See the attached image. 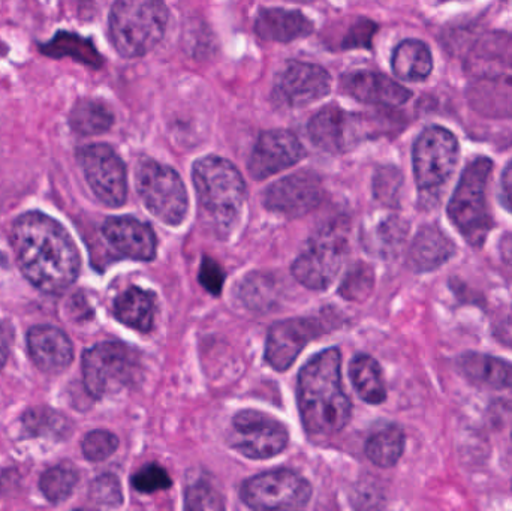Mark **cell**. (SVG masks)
I'll return each instance as SVG.
<instances>
[{
  "label": "cell",
  "instance_id": "obj_1",
  "mask_svg": "<svg viewBox=\"0 0 512 511\" xmlns=\"http://www.w3.org/2000/svg\"><path fill=\"white\" fill-rule=\"evenodd\" d=\"M11 243L18 266L30 284L48 294L68 290L81 261L68 231L44 213L30 212L12 225Z\"/></svg>",
  "mask_w": 512,
  "mask_h": 511
},
{
  "label": "cell",
  "instance_id": "obj_2",
  "mask_svg": "<svg viewBox=\"0 0 512 511\" xmlns=\"http://www.w3.org/2000/svg\"><path fill=\"white\" fill-rule=\"evenodd\" d=\"M298 410L312 437H331L351 419V401L342 384L339 350L322 351L309 360L298 375Z\"/></svg>",
  "mask_w": 512,
  "mask_h": 511
},
{
  "label": "cell",
  "instance_id": "obj_3",
  "mask_svg": "<svg viewBox=\"0 0 512 511\" xmlns=\"http://www.w3.org/2000/svg\"><path fill=\"white\" fill-rule=\"evenodd\" d=\"M201 209L219 230L230 228L246 201V183L236 165L219 156L195 162L192 171Z\"/></svg>",
  "mask_w": 512,
  "mask_h": 511
},
{
  "label": "cell",
  "instance_id": "obj_4",
  "mask_svg": "<svg viewBox=\"0 0 512 511\" xmlns=\"http://www.w3.org/2000/svg\"><path fill=\"white\" fill-rule=\"evenodd\" d=\"M168 9L164 0H116L110 14V38L120 56L135 59L164 38Z\"/></svg>",
  "mask_w": 512,
  "mask_h": 511
},
{
  "label": "cell",
  "instance_id": "obj_5",
  "mask_svg": "<svg viewBox=\"0 0 512 511\" xmlns=\"http://www.w3.org/2000/svg\"><path fill=\"white\" fill-rule=\"evenodd\" d=\"M493 162L477 158L463 171L459 185L448 204V216L469 245L481 248L493 227L487 204V185Z\"/></svg>",
  "mask_w": 512,
  "mask_h": 511
},
{
  "label": "cell",
  "instance_id": "obj_6",
  "mask_svg": "<svg viewBox=\"0 0 512 511\" xmlns=\"http://www.w3.org/2000/svg\"><path fill=\"white\" fill-rule=\"evenodd\" d=\"M138 194L147 209L167 225L182 224L188 213V192L176 170L146 159L138 165Z\"/></svg>",
  "mask_w": 512,
  "mask_h": 511
},
{
  "label": "cell",
  "instance_id": "obj_7",
  "mask_svg": "<svg viewBox=\"0 0 512 511\" xmlns=\"http://www.w3.org/2000/svg\"><path fill=\"white\" fill-rule=\"evenodd\" d=\"M348 255V237L340 225L324 228L310 239L292 264V275L310 290H325L339 275Z\"/></svg>",
  "mask_w": 512,
  "mask_h": 511
},
{
  "label": "cell",
  "instance_id": "obj_8",
  "mask_svg": "<svg viewBox=\"0 0 512 511\" xmlns=\"http://www.w3.org/2000/svg\"><path fill=\"white\" fill-rule=\"evenodd\" d=\"M459 141L453 132L430 126L415 141L412 162L421 191H435L447 183L459 162Z\"/></svg>",
  "mask_w": 512,
  "mask_h": 511
},
{
  "label": "cell",
  "instance_id": "obj_9",
  "mask_svg": "<svg viewBox=\"0 0 512 511\" xmlns=\"http://www.w3.org/2000/svg\"><path fill=\"white\" fill-rule=\"evenodd\" d=\"M135 368L134 354L125 345L117 342L95 345L83 356L84 386L93 398H104L123 389L134 378Z\"/></svg>",
  "mask_w": 512,
  "mask_h": 511
},
{
  "label": "cell",
  "instance_id": "obj_10",
  "mask_svg": "<svg viewBox=\"0 0 512 511\" xmlns=\"http://www.w3.org/2000/svg\"><path fill=\"white\" fill-rule=\"evenodd\" d=\"M312 497L309 482L289 470L252 477L242 488V500L255 510L304 509Z\"/></svg>",
  "mask_w": 512,
  "mask_h": 511
},
{
  "label": "cell",
  "instance_id": "obj_11",
  "mask_svg": "<svg viewBox=\"0 0 512 511\" xmlns=\"http://www.w3.org/2000/svg\"><path fill=\"white\" fill-rule=\"evenodd\" d=\"M81 167L93 194L108 207L125 204L128 195L126 167L108 144H89L78 153Z\"/></svg>",
  "mask_w": 512,
  "mask_h": 511
},
{
  "label": "cell",
  "instance_id": "obj_12",
  "mask_svg": "<svg viewBox=\"0 0 512 511\" xmlns=\"http://www.w3.org/2000/svg\"><path fill=\"white\" fill-rule=\"evenodd\" d=\"M288 431L282 423L259 411H242L233 420L231 444L249 459H270L288 446Z\"/></svg>",
  "mask_w": 512,
  "mask_h": 511
},
{
  "label": "cell",
  "instance_id": "obj_13",
  "mask_svg": "<svg viewBox=\"0 0 512 511\" xmlns=\"http://www.w3.org/2000/svg\"><path fill=\"white\" fill-rule=\"evenodd\" d=\"M331 77L322 66L289 62L274 83L273 98L283 107L301 108L330 93Z\"/></svg>",
  "mask_w": 512,
  "mask_h": 511
},
{
  "label": "cell",
  "instance_id": "obj_14",
  "mask_svg": "<svg viewBox=\"0 0 512 511\" xmlns=\"http://www.w3.org/2000/svg\"><path fill=\"white\" fill-rule=\"evenodd\" d=\"M322 200V183L316 174L303 171L273 183L264 194V206L271 212L298 218L312 212Z\"/></svg>",
  "mask_w": 512,
  "mask_h": 511
},
{
  "label": "cell",
  "instance_id": "obj_15",
  "mask_svg": "<svg viewBox=\"0 0 512 511\" xmlns=\"http://www.w3.org/2000/svg\"><path fill=\"white\" fill-rule=\"evenodd\" d=\"M325 333L315 318H295L274 324L268 332L265 359L276 371H286L307 344Z\"/></svg>",
  "mask_w": 512,
  "mask_h": 511
},
{
  "label": "cell",
  "instance_id": "obj_16",
  "mask_svg": "<svg viewBox=\"0 0 512 511\" xmlns=\"http://www.w3.org/2000/svg\"><path fill=\"white\" fill-rule=\"evenodd\" d=\"M304 153V147L292 132L285 129L264 132L256 141L249 173L256 180L267 179L300 162Z\"/></svg>",
  "mask_w": 512,
  "mask_h": 511
},
{
  "label": "cell",
  "instance_id": "obj_17",
  "mask_svg": "<svg viewBox=\"0 0 512 511\" xmlns=\"http://www.w3.org/2000/svg\"><path fill=\"white\" fill-rule=\"evenodd\" d=\"M309 137L325 152L340 153L351 149L358 140V119L336 105L322 108L309 123Z\"/></svg>",
  "mask_w": 512,
  "mask_h": 511
},
{
  "label": "cell",
  "instance_id": "obj_18",
  "mask_svg": "<svg viewBox=\"0 0 512 511\" xmlns=\"http://www.w3.org/2000/svg\"><path fill=\"white\" fill-rule=\"evenodd\" d=\"M102 231L107 242L125 257L138 261L155 258L158 243L150 225L131 216H119L107 219Z\"/></svg>",
  "mask_w": 512,
  "mask_h": 511
},
{
  "label": "cell",
  "instance_id": "obj_19",
  "mask_svg": "<svg viewBox=\"0 0 512 511\" xmlns=\"http://www.w3.org/2000/svg\"><path fill=\"white\" fill-rule=\"evenodd\" d=\"M343 92L366 104L399 107L411 98V92L390 77L378 72H352L342 80Z\"/></svg>",
  "mask_w": 512,
  "mask_h": 511
},
{
  "label": "cell",
  "instance_id": "obj_20",
  "mask_svg": "<svg viewBox=\"0 0 512 511\" xmlns=\"http://www.w3.org/2000/svg\"><path fill=\"white\" fill-rule=\"evenodd\" d=\"M27 344L33 362L47 374L65 371L74 357L72 342L56 327H33L27 336Z\"/></svg>",
  "mask_w": 512,
  "mask_h": 511
},
{
  "label": "cell",
  "instance_id": "obj_21",
  "mask_svg": "<svg viewBox=\"0 0 512 511\" xmlns=\"http://www.w3.org/2000/svg\"><path fill=\"white\" fill-rule=\"evenodd\" d=\"M255 32L265 41L291 42L313 32V23L300 11L261 9L255 21Z\"/></svg>",
  "mask_w": 512,
  "mask_h": 511
},
{
  "label": "cell",
  "instance_id": "obj_22",
  "mask_svg": "<svg viewBox=\"0 0 512 511\" xmlns=\"http://www.w3.org/2000/svg\"><path fill=\"white\" fill-rule=\"evenodd\" d=\"M456 252V246L438 227L421 228L409 249V266L415 272H433L447 263Z\"/></svg>",
  "mask_w": 512,
  "mask_h": 511
},
{
  "label": "cell",
  "instance_id": "obj_23",
  "mask_svg": "<svg viewBox=\"0 0 512 511\" xmlns=\"http://www.w3.org/2000/svg\"><path fill=\"white\" fill-rule=\"evenodd\" d=\"M459 369L466 380L490 390H512V365L487 354L466 353L459 359Z\"/></svg>",
  "mask_w": 512,
  "mask_h": 511
},
{
  "label": "cell",
  "instance_id": "obj_24",
  "mask_svg": "<svg viewBox=\"0 0 512 511\" xmlns=\"http://www.w3.org/2000/svg\"><path fill=\"white\" fill-rule=\"evenodd\" d=\"M469 101L478 113L487 117H512V77H481L469 90Z\"/></svg>",
  "mask_w": 512,
  "mask_h": 511
},
{
  "label": "cell",
  "instance_id": "obj_25",
  "mask_svg": "<svg viewBox=\"0 0 512 511\" xmlns=\"http://www.w3.org/2000/svg\"><path fill=\"white\" fill-rule=\"evenodd\" d=\"M114 314L125 326L138 332H150L155 324L156 297L141 288H128L117 297Z\"/></svg>",
  "mask_w": 512,
  "mask_h": 511
},
{
  "label": "cell",
  "instance_id": "obj_26",
  "mask_svg": "<svg viewBox=\"0 0 512 511\" xmlns=\"http://www.w3.org/2000/svg\"><path fill=\"white\" fill-rule=\"evenodd\" d=\"M394 74L405 81H423L432 74L433 59L429 47L418 39H406L393 54Z\"/></svg>",
  "mask_w": 512,
  "mask_h": 511
},
{
  "label": "cell",
  "instance_id": "obj_27",
  "mask_svg": "<svg viewBox=\"0 0 512 511\" xmlns=\"http://www.w3.org/2000/svg\"><path fill=\"white\" fill-rule=\"evenodd\" d=\"M351 378L358 395L367 404L379 405L387 399L381 366L373 357L360 354L351 363Z\"/></svg>",
  "mask_w": 512,
  "mask_h": 511
},
{
  "label": "cell",
  "instance_id": "obj_28",
  "mask_svg": "<svg viewBox=\"0 0 512 511\" xmlns=\"http://www.w3.org/2000/svg\"><path fill=\"white\" fill-rule=\"evenodd\" d=\"M471 65L481 66V75L487 77L493 69H511L512 71V35L492 33L484 36L472 51Z\"/></svg>",
  "mask_w": 512,
  "mask_h": 511
},
{
  "label": "cell",
  "instance_id": "obj_29",
  "mask_svg": "<svg viewBox=\"0 0 512 511\" xmlns=\"http://www.w3.org/2000/svg\"><path fill=\"white\" fill-rule=\"evenodd\" d=\"M366 456L381 468H390L399 462L405 450V434L399 426H387L370 435L366 443Z\"/></svg>",
  "mask_w": 512,
  "mask_h": 511
},
{
  "label": "cell",
  "instance_id": "obj_30",
  "mask_svg": "<svg viewBox=\"0 0 512 511\" xmlns=\"http://www.w3.org/2000/svg\"><path fill=\"white\" fill-rule=\"evenodd\" d=\"M42 53L50 57H56V59L71 57V59L86 63L92 68H99L102 65L101 56L93 47L92 42L80 38L74 33H57L48 44L42 45Z\"/></svg>",
  "mask_w": 512,
  "mask_h": 511
},
{
  "label": "cell",
  "instance_id": "obj_31",
  "mask_svg": "<svg viewBox=\"0 0 512 511\" xmlns=\"http://www.w3.org/2000/svg\"><path fill=\"white\" fill-rule=\"evenodd\" d=\"M113 113L102 102L83 99L72 108L69 125L81 135H99L113 126Z\"/></svg>",
  "mask_w": 512,
  "mask_h": 511
},
{
  "label": "cell",
  "instance_id": "obj_32",
  "mask_svg": "<svg viewBox=\"0 0 512 511\" xmlns=\"http://www.w3.org/2000/svg\"><path fill=\"white\" fill-rule=\"evenodd\" d=\"M78 483V471L74 465L60 464L42 474V494L50 503L59 504L68 500Z\"/></svg>",
  "mask_w": 512,
  "mask_h": 511
},
{
  "label": "cell",
  "instance_id": "obj_33",
  "mask_svg": "<svg viewBox=\"0 0 512 511\" xmlns=\"http://www.w3.org/2000/svg\"><path fill=\"white\" fill-rule=\"evenodd\" d=\"M119 447L116 435L108 431H93L86 435L81 444L84 458L90 462H102L110 458Z\"/></svg>",
  "mask_w": 512,
  "mask_h": 511
},
{
  "label": "cell",
  "instance_id": "obj_34",
  "mask_svg": "<svg viewBox=\"0 0 512 511\" xmlns=\"http://www.w3.org/2000/svg\"><path fill=\"white\" fill-rule=\"evenodd\" d=\"M173 485V480L168 476L164 468L156 464H149L141 468L132 477V486L141 494H153V492L167 491Z\"/></svg>",
  "mask_w": 512,
  "mask_h": 511
},
{
  "label": "cell",
  "instance_id": "obj_35",
  "mask_svg": "<svg viewBox=\"0 0 512 511\" xmlns=\"http://www.w3.org/2000/svg\"><path fill=\"white\" fill-rule=\"evenodd\" d=\"M90 498L93 503L104 507H119L123 503L122 486L116 476L104 474L92 483Z\"/></svg>",
  "mask_w": 512,
  "mask_h": 511
},
{
  "label": "cell",
  "instance_id": "obj_36",
  "mask_svg": "<svg viewBox=\"0 0 512 511\" xmlns=\"http://www.w3.org/2000/svg\"><path fill=\"white\" fill-rule=\"evenodd\" d=\"M373 287V273L370 267L358 264L343 281L340 293L348 300H363Z\"/></svg>",
  "mask_w": 512,
  "mask_h": 511
},
{
  "label": "cell",
  "instance_id": "obj_37",
  "mask_svg": "<svg viewBox=\"0 0 512 511\" xmlns=\"http://www.w3.org/2000/svg\"><path fill=\"white\" fill-rule=\"evenodd\" d=\"M186 510H222L224 503L212 486L200 482L189 486L185 494Z\"/></svg>",
  "mask_w": 512,
  "mask_h": 511
},
{
  "label": "cell",
  "instance_id": "obj_38",
  "mask_svg": "<svg viewBox=\"0 0 512 511\" xmlns=\"http://www.w3.org/2000/svg\"><path fill=\"white\" fill-rule=\"evenodd\" d=\"M200 284L213 296H219L224 288L225 273L222 267L213 258L204 257L200 267Z\"/></svg>",
  "mask_w": 512,
  "mask_h": 511
},
{
  "label": "cell",
  "instance_id": "obj_39",
  "mask_svg": "<svg viewBox=\"0 0 512 511\" xmlns=\"http://www.w3.org/2000/svg\"><path fill=\"white\" fill-rule=\"evenodd\" d=\"M406 231L408 227L400 219L393 218L382 222L381 227L378 228L379 246H382L381 249L384 251L397 249V246L402 245Z\"/></svg>",
  "mask_w": 512,
  "mask_h": 511
},
{
  "label": "cell",
  "instance_id": "obj_40",
  "mask_svg": "<svg viewBox=\"0 0 512 511\" xmlns=\"http://www.w3.org/2000/svg\"><path fill=\"white\" fill-rule=\"evenodd\" d=\"M402 185V177L396 168H384L375 179V194L385 203H391Z\"/></svg>",
  "mask_w": 512,
  "mask_h": 511
},
{
  "label": "cell",
  "instance_id": "obj_41",
  "mask_svg": "<svg viewBox=\"0 0 512 511\" xmlns=\"http://www.w3.org/2000/svg\"><path fill=\"white\" fill-rule=\"evenodd\" d=\"M501 201L505 209L512 213V161L507 165L501 179Z\"/></svg>",
  "mask_w": 512,
  "mask_h": 511
},
{
  "label": "cell",
  "instance_id": "obj_42",
  "mask_svg": "<svg viewBox=\"0 0 512 511\" xmlns=\"http://www.w3.org/2000/svg\"><path fill=\"white\" fill-rule=\"evenodd\" d=\"M9 344H11V335L8 327L0 323V369L5 366L9 356Z\"/></svg>",
  "mask_w": 512,
  "mask_h": 511
},
{
  "label": "cell",
  "instance_id": "obj_43",
  "mask_svg": "<svg viewBox=\"0 0 512 511\" xmlns=\"http://www.w3.org/2000/svg\"><path fill=\"white\" fill-rule=\"evenodd\" d=\"M501 254L504 260L512 266V234H507L501 240Z\"/></svg>",
  "mask_w": 512,
  "mask_h": 511
},
{
  "label": "cell",
  "instance_id": "obj_44",
  "mask_svg": "<svg viewBox=\"0 0 512 511\" xmlns=\"http://www.w3.org/2000/svg\"><path fill=\"white\" fill-rule=\"evenodd\" d=\"M301 2H309V0H301Z\"/></svg>",
  "mask_w": 512,
  "mask_h": 511
}]
</instances>
